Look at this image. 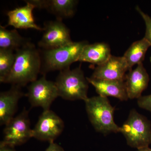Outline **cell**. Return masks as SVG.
<instances>
[{
  "instance_id": "1",
  "label": "cell",
  "mask_w": 151,
  "mask_h": 151,
  "mask_svg": "<svg viewBox=\"0 0 151 151\" xmlns=\"http://www.w3.org/2000/svg\"><path fill=\"white\" fill-rule=\"evenodd\" d=\"M15 60L11 73L4 83L22 87L37 79L41 70L40 53L30 41L15 51Z\"/></svg>"
},
{
  "instance_id": "2",
  "label": "cell",
  "mask_w": 151,
  "mask_h": 151,
  "mask_svg": "<svg viewBox=\"0 0 151 151\" xmlns=\"http://www.w3.org/2000/svg\"><path fill=\"white\" fill-rule=\"evenodd\" d=\"M89 121L97 132L106 135L120 132L121 127L114 121L115 108L108 97L94 96L84 101Z\"/></svg>"
},
{
  "instance_id": "3",
  "label": "cell",
  "mask_w": 151,
  "mask_h": 151,
  "mask_svg": "<svg viewBox=\"0 0 151 151\" xmlns=\"http://www.w3.org/2000/svg\"><path fill=\"white\" fill-rule=\"evenodd\" d=\"M88 44L86 41L73 42L65 46L44 50L41 72L45 75L50 71H60L69 68L71 64L78 61L84 47Z\"/></svg>"
},
{
  "instance_id": "4",
  "label": "cell",
  "mask_w": 151,
  "mask_h": 151,
  "mask_svg": "<svg viewBox=\"0 0 151 151\" xmlns=\"http://www.w3.org/2000/svg\"><path fill=\"white\" fill-rule=\"evenodd\" d=\"M55 82L59 97L64 100L85 101L89 98V83L80 67L73 69L69 68L60 71Z\"/></svg>"
},
{
  "instance_id": "5",
  "label": "cell",
  "mask_w": 151,
  "mask_h": 151,
  "mask_svg": "<svg viewBox=\"0 0 151 151\" xmlns=\"http://www.w3.org/2000/svg\"><path fill=\"white\" fill-rule=\"evenodd\" d=\"M120 133L126 138L127 145L132 147L138 150L151 144L150 122L135 109L130 111L127 121L121 127Z\"/></svg>"
},
{
  "instance_id": "6",
  "label": "cell",
  "mask_w": 151,
  "mask_h": 151,
  "mask_svg": "<svg viewBox=\"0 0 151 151\" xmlns=\"http://www.w3.org/2000/svg\"><path fill=\"white\" fill-rule=\"evenodd\" d=\"M32 107L50 110L51 104L59 97L55 82L47 80L45 75L30 84L26 94Z\"/></svg>"
},
{
  "instance_id": "7",
  "label": "cell",
  "mask_w": 151,
  "mask_h": 151,
  "mask_svg": "<svg viewBox=\"0 0 151 151\" xmlns=\"http://www.w3.org/2000/svg\"><path fill=\"white\" fill-rule=\"evenodd\" d=\"M4 134L1 143L14 147L24 144L32 137L29 112L25 108L6 125Z\"/></svg>"
},
{
  "instance_id": "8",
  "label": "cell",
  "mask_w": 151,
  "mask_h": 151,
  "mask_svg": "<svg viewBox=\"0 0 151 151\" xmlns=\"http://www.w3.org/2000/svg\"><path fill=\"white\" fill-rule=\"evenodd\" d=\"M42 32L43 35L38 45L44 50L65 46L73 42L70 37V30L62 20L56 19L45 22Z\"/></svg>"
},
{
  "instance_id": "9",
  "label": "cell",
  "mask_w": 151,
  "mask_h": 151,
  "mask_svg": "<svg viewBox=\"0 0 151 151\" xmlns=\"http://www.w3.org/2000/svg\"><path fill=\"white\" fill-rule=\"evenodd\" d=\"M64 128V122L56 113L50 110L43 111L32 129V137L52 142L61 134Z\"/></svg>"
},
{
  "instance_id": "10",
  "label": "cell",
  "mask_w": 151,
  "mask_h": 151,
  "mask_svg": "<svg viewBox=\"0 0 151 151\" xmlns=\"http://www.w3.org/2000/svg\"><path fill=\"white\" fill-rule=\"evenodd\" d=\"M128 70L129 67L123 56L111 55L107 61L97 65L90 77L103 80H125Z\"/></svg>"
},
{
  "instance_id": "11",
  "label": "cell",
  "mask_w": 151,
  "mask_h": 151,
  "mask_svg": "<svg viewBox=\"0 0 151 151\" xmlns=\"http://www.w3.org/2000/svg\"><path fill=\"white\" fill-rule=\"evenodd\" d=\"M25 1V5L8 12L7 25L13 27L15 29H31L42 31L43 28L36 24L34 18L33 11L36 8L35 6L29 0Z\"/></svg>"
},
{
  "instance_id": "12",
  "label": "cell",
  "mask_w": 151,
  "mask_h": 151,
  "mask_svg": "<svg viewBox=\"0 0 151 151\" xmlns=\"http://www.w3.org/2000/svg\"><path fill=\"white\" fill-rule=\"evenodd\" d=\"M21 87L12 85L11 89L0 93V124H8L14 117L19 100L24 96Z\"/></svg>"
},
{
  "instance_id": "13",
  "label": "cell",
  "mask_w": 151,
  "mask_h": 151,
  "mask_svg": "<svg viewBox=\"0 0 151 151\" xmlns=\"http://www.w3.org/2000/svg\"><path fill=\"white\" fill-rule=\"evenodd\" d=\"M125 83L129 99H139L148 85L150 77L143 63L126 74Z\"/></svg>"
},
{
  "instance_id": "14",
  "label": "cell",
  "mask_w": 151,
  "mask_h": 151,
  "mask_svg": "<svg viewBox=\"0 0 151 151\" xmlns=\"http://www.w3.org/2000/svg\"><path fill=\"white\" fill-rule=\"evenodd\" d=\"M89 83L94 86L99 96L114 97L121 101L129 99L125 80H109L86 77Z\"/></svg>"
},
{
  "instance_id": "15",
  "label": "cell",
  "mask_w": 151,
  "mask_h": 151,
  "mask_svg": "<svg viewBox=\"0 0 151 151\" xmlns=\"http://www.w3.org/2000/svg\"><path fill=\"white\" fill-rule=\"evenodd\" d=\"M36 8L45 9L54 15L56 19L62 20L74 15L78 1L75 0H29Z\"/></svg>"
},
{
  "instance_id": "16",
  "label": "cell",
  "mask_w": 151,
  "mask_h": 151,
  "mask_svg": "<svg viewBox=\"0 0 151 151\" xmlns=\"http://www.w3.org/2000/svg\"><path fill=\"white\" fill-rule=\"evenodd\" d=\"M111 56V49L107 44L104 42L89 43L84 47L78 61L99 65L107 61Z\"/></svg>"
},
{
  "instance_id": "17",
  "label": "cell",
  "mask_w": 151,
  "mask_h": 151,
  "mask_svg": "<svg viewBox=\"0 0 151 151\" xmlns=\"http://www.w3.org/2000/svg\"><path fill=\"white\" fill-rule=\"evenodd\" d=\"M151 45L145 38L135 42L128 48L123 55L127 63L129 71L135 65L142 63L147 51Z\"/></svg>"
},
{
  "instance_id": "18",
  "label": "cell",
  "mask_w": 151,
  "mask_h": 151,
  "mask_svg": "<svg viewBox=\"0 0 151 151\" xmlns=\"http://www.w3.org/2000/svg\"><path fill=\"white\" fill-rule=\"evenodd\" d=\"M29 41L22 37L16 29L9 30L0 26V48L15 51L25 45Z\"/></svg>"
},
{
  "instance_id": "19",
  "label": "cell",
  "mask_w": 151,
  "mask_h": 151,
  "mask_svg": "<svg viewBox=\"0 0 151 151\" xmlns=\"http://www.w3.org/2000/svg\"><path fill=\"white\" fill-rule=\"evenodd\" d=\"M15 60L14 50L0 48V81L4 83L11 73Z\"/></svg>"
},
{
  "instance_id": "20",
  "label": "cell",
  "mask_w": 151,
  "mask_h": 151,
  "mask_svg": "<svg viewBox=\"0 0 151 151\" xmlns=\"http://www.w3.org/2000/svg\"><path fill=\"white\" fill-rule=\"evenodd\" d=\"M136 10L140 14L146 25V32L145 38L151 45V17L143 12L139 6H136Z\"/></svg>"
},
{
  "instance_id": "21",
  "label": "cell",
  "mask_w": 151,
  "mask_h": 151,
  "mask_svg": "<svg viewBox=\"0 0 151 151\" xmlns=\"http://www.w3.org/2000/svg\"><path fill=\"white\" fill-rule=\"evenodd\" d=\"M137 103L140 108L151 112V94L141 96L137 99Z\"/></svg>"
},
{
  "instance_id": "22",
  "label": "cell",
  "mask_w": 151,
  "mask_h": 151,
  "mask_svg": "<svg viewBox=\"0 0 151 151\" xmlns=\"http://www.w3.org/2000/svg\"><path fill=\"white\" fill-rule=\"evenodd\" d=\"M49 143V145L45 151H65L61 146L55 143L54 142Z\"/></svg>"
},
{
  "instance_id": "23",
  "label": "cell",
  "mask_w": 151,
  "mask_h": 151,
  "mask_svg": "<svg viewBox=\"0 0 151 151\" xmlns=\"http://www.w3.org/2000/svg\"><path fill=\"white\" fill-rule=\"evenodd\" d=\"M0 151H16L14 147L0 143Z\"/></svg>"
},
{
  "instance_id": "24",
  "label": "cell",
  "mask_w": 151,
  "mask_h": 151,
  "mask_svg": "<svg viewBox=\"0 0 151 151\" xmlns=\"http://www.w3.org/2000/svg\"><path fill=\"white\" fill-rule=\"evenodd\" d=\"M137 151H151V148H150L149 147H146L138 149Z\"/></svg>"
},
{
  "instance_id": "25",
  "label": "cell",
  "mask_w": 151,
  "mask_h": 151,
  "mask_svg": "<svg viewBox=\"0 0 151 151\" xmlns=\"http://www.w3.org/2000/svg\"><path fill=\"white\" fill-rule=\"evenodd\" d=\"M150 62H151V56L150 58Z\"/></svg>"
}]
</instances>
